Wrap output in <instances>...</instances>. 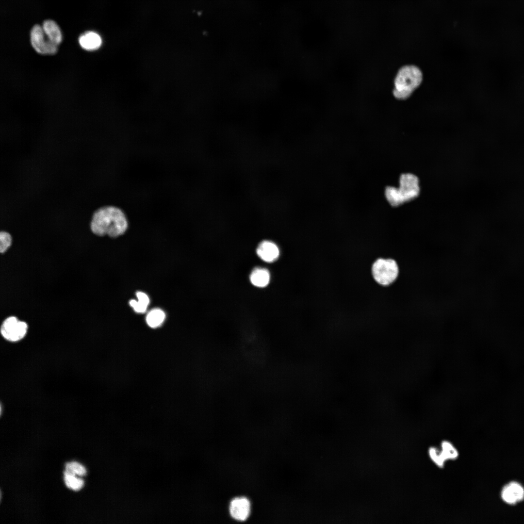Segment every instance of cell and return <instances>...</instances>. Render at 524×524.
Returning a JSON list of instances; mask_svg holds the SVG:
<instances>
[{"label":"cell","instance_id":"9","mask_svg":"<svg viewBox=\"0 0 524 524\" xmlns=\"http://www.w3.org/2000/svg\"><path fill=\"white\" fill-rule=\"evenodd\" d=\"M257 254L262 260L271 262L278 258L279 250L277 245L273 242L263 241L258 246Z\"/></svg>","mask_w":524,"mask_h":524},{"label":"cell","instance_id":"15","mask_svg":"<svg viewBox=\"0 0 524 524\" xmlns=\"http://www.w3.org/2000/svg\"><path fill=\"white\" fill-rule=\"evenodd\" d=\"M441 450L446 460H454L458 458V451L453 444L448 441L442 442Z\"/></svg>","mask_w":524,"mask_h":524},{"label":"cell","instance_id":"12","mask_svg":"<svg viewBox=\"0 0 524 524\" xmlns=\"http://www.w3.org/2000/svg\"><path fill=\"white\" fill-rule=\"evenodd\" d=\"M250 280L256 287H265L269 282L270 274L265 268H256L250 274Z\"/></svg>","mask_w":524,"mask_h":524},{"label":"cell","instance_id":"7","mask_svg":"<svg viewBox=\"0 0 524 524\" xmlns=\"http://www.w3.org/2000/svg\"><path fill=\"white\" fill-rule=\"evenodd\" d=\"M30 39L32 47L40 54H53L57 50L58 46L48 38L42 27L38 25H35L33 27L30 33Z\"/></svg>","mask_w":524,"mask_h":524},{"label":"cell","instance_id":"4","mask_svg":"<svg viewBox=\"0 0 524 524\" xmlns=\"http://www.w3.org/2000/svg\"><path fill=\"white\" fill-rule=\"evenodd\" d=\"M371 273L374 280L379 285L387 287L397 279L400 268L397 261L391 258H378L373 263Z\"/></svg>","mask_w":524,"mask_h":524},{"label":"cell","instance_id":"20","mask_svg":"<svg viewBox=\"0 0 524 524\" xmlns=\"http://www.w3.org/2000/svg\"><path fill=\"white\" fill-rule=\"evenodd\" d=\"M410 240H411V239H411V238H410ZM410 242H411L410 241ZM410 244H411V243H409V245H410Z\"/></svg>","mask_w":524,"mask_h":524},{"label":"cell","instance_id":"18","mask_svg":"<svg viewBox=\"0 0 524 524\" xmlns=\"http://www.w3.org/2000/svg\"><path fill=\"white\" fill-rule=\"evenodd\" d=\"M64 480L66 486L74 491H77L82 488L84 482L73 475L65 474Z\"/></svg>","mask_w":524,"mask_h":524},{"label":"cell","instance_id":"10","mask_svg":"<svg viewBox=\"0 0 524 524\" xmlns=\"http://www.w3.org/2000/svg\"><path fill=\"white\" fill-rule=\"evenodd\" d=\"M81 47L86 50H94L101 46L102 40L100 36L96 33L88 31L82 34L79 38Z\"/></svg>","mask_w":524,"mask_h":524},{"label":"cell","instance_id":"6","mask_svg":"<svg viewBox=\"0 0 524 524\" xmlns=\"http://www.w3.org/2000/svg\"><path fill=\"white\" fill-rule=\"evenodd\" d=\"M27 329L28 325L25 322L18 320L15 316H10L3 321L0 332L6 340L16 342L24 337Z\"/></svg>","mask_w":524,"mask_h":524},{"label":"cell","instance_id":"17","mask_svg":"<svg viewBox=\"0 0 524 524\" xmlns=\"http://www.w3.org/2000/svg\"><path fill=\"white\" fill-rule=\"evenodd\" d=\"M86 474V470L85 467L76 461L67 463L66 465V470L64 472V475L66 474L73 475H77L80 476H83L85 475Z\"/></svg>","mask_w":524,"mask_h":524},{"label":"cell","instance_id":"19","mask_svg":"<svg viewBox=\"0 0 524 524\" xmlns=\"http://www.w3.org/2000/svg\"><path fill=\"white\" fill-rule=\"evenodd\" d=\"M12 243V238L10 234L6 231H1L0 233V252L4 253L10 246Z\"/></svg>","mask_w":524,"mask_h":524},{"label":"cell","instance_id":"8","mask_svg":"<svg viewBox=\"0 0 524 524\" xmlns=\"http://www.w3.org/2000/svg\"><path fill=\"white\" fill-rule=\"evenodd\" d=\"M501 497L506 503L515 504L524 499V489L517 482H510L502 489Z\"/></svg>","mask_w":524,"mask_h":524},{"label":"cell","instance_id":"11","mask_svg":"<svg viewBox=\"0 0 524 524\" xmlns=\"http://www.w3.org/2000/svg\"><path fill=\"white\" fill-rule=\"evenodd\" d=\"M42 29L48 38L58 46L62 41V36L60 29L56 22L52 20H46L43 22Z\"/></svg>","mask_w":524,"mask_h":524},{"label":"cell","instance_id":"5","mask_svg":"<svg viewBox=\"0 0 524 524\" xmlns=\"http://www.w3.org/2000/svg\"><path fill=\"white\" fill-rule=\"evenodd\" d=\"M228 511L232 520L244 522L250 517L252 504L249 499L245 496H236L232 498L228 505Z\"/></svg>","mask_w":524,"mask_h":524},{"label":"cell","instance_id":"13","mask_svg":"<svg viewBox=\"0 0 524 524\" xmlns=\"http://www.w3.org/2000/svg\"><path fill=\"white\" fill-rule=\"evenodd\" d=\"M136 296L138 301L132 299L129 302L130 305L136 312L144 313L149 304V298L146 294L141 292H137Z\"/></svg>","mask_w":524,"mask_h":524},{"label":"cell","instance_id":"1","mask_svg":"<svg viewBox=\"0 0 524 524\" xmlns=\"http://www.w3.org/2000/svg\"><path fill=\"white\" fill-rule=\"evenodd\" d=\"M128 227L127 216L121 208L105 206L97 210L92 216L90 229L96 235L115 238L123 234Z\"/></svg>","mask_w":524,"mask_h":524},{"label":"cell","instance_id":"2","mask_svg":"<svg viewBox=\"0 0 524 524\" xmlns=\"http://www.w3.org/2000/svg\"><path fill=\"white\" fill-rule=\"evenodd\" d=\"M421 69L414 65L402 66L398 71L394 81L393 91L398 100H405L420 86L423 81Z\"/></svg>","mask_w":524,"mask_h":524},{"label":"cell","instance_id":"14","mask_svg":"<svg viewBox=\"0 0 524 524\" xmlns=\"http://www.w3.org/2000/svg\"><path fill=\"white\" fill-rule=\"evenodd\" d=\"M164 312L159 309L151 310L147 314L146 321L148 325L151 328L160 326L165 319Z\"/></svg>","mask_w":524,"mask_h":524},{"label":"cell","instance_id":"3","mask_svg":"<svg viewBox=\"0 0 524 524\" xmlns=\"http://www.w3.org/2000/svg\"><path fill=\"white\" fill-rule=\"evenodd\" d=\"M419 192L418 178L411 173H404L400 175L399 187L388 186L385 194L389 203L396 207L416 198Z\"/></svg>","mask_w":524,"mask_h":524},{"label":"cell","instance_id":"16","mask_svg":"<svg viewBox=\"0 0 524 524\" xmlns=\"http://www.w3.org/2000/svg\"><path fill=\"white\" fill-rule=\"evenodd\" d=\"M428 452L430 459L436 465L440 468H442L444 466L447 460L441 449H439L434 447H430L428 449Z\"/></svg>","mask_w":524,"mask_h":524}]
</instances>
